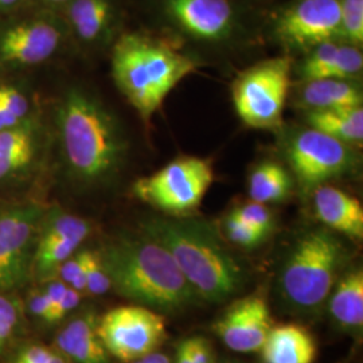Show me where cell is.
I'll return each mask as SVG.
<instances>
[{
    "mask_svg": "<svg viewBox=\"0 0 363 363\" xmlns=\"http://www.w3.org/2000/svg\"><path fill=\"white\" fill-rule=\"evenodd\" d=\"M54 124L66 171L74 181L99 184L123 167L127 138L115 115L89 91L77 86L66 91Z\"/></svg>",
    "mask_w": 363,
    "mask_h": 363,
    "instance_id": "6da1fadb",
    "label": "cell"
},
{
    "mask_svg": "<svg viewBox=\"0 0 363 363\" xmlns=\"http://www.w3.org/2000/svg\"><path fill=\"white\" fill-rule=\"evenodd\" d=\"M142 228L147 237L167 249L198 298L220 303L244 286L242 267L206 222L151 217Z\"/></svg>",
    "mask_w": 363,
    "mask_h": 363,
    "instance_id": "7a4b0ae2",
    "label": "cell"
},
{
    "mask_svg": "<svg viewBox=\"0 0 363 363\" xmlns=\"http://www.w3.org/2000/svg\"><path fill=\"white\" fill-rule=\"evenodd\" d=\"M100 253L112 288L135 304L175 312L196 298L167 249L145 234L118 238Z\"/></svg>",
    "mask_w": 363,
    "mask_h": 363,
    "instance_id": "3957f363",
    "label": "cell"
},
{
    "mask_svg": "<svg viewBox=\"0 0 363 363\" xmlns=\"http://www.w3.org/2000/svg\"><path fill=\"white\" fill-rule=\"evenodd\" d=\"M111 67L117 89L150 125L171 91L198 65L162 39L127 31L113 40Z\"/></svg>",
    "mask_w": 363,
    "mask_h": 363,
    "instance_id": "277c9868",
    "label": "cell"
},
{
    "mask_svg": "<svg viewBox=\"0 0 363 363\" xmlns=\"http://www.w3.org/2000/svg\"><path fill=\"white\" fill-rule=\"evenodd\" d=\"M345 259L340 241L327 229L301 235L289 252L279 277L288 304L313 311L328 298Z\"/></svg>",
    "mask_w": 363,
    "mask_h": 363,
    "instance_id": "5b68a950",
    "label": "cell"
},
{
    "mask_svg": "<svg viewBox=\"0 0 363 363\" xmlns=\"http://www.w3.org/2000/svg\"><path fill=\"white\" fill-rule=\"evenodd\" d=\"M70 34L60 11L30 6L0 21V73L42 65L65 48Z\"/></svg>",
    "mask_w": 363,
    "mask_h": 363,
    "instance_id": "8992f818",
    "label": "cell"
},
{
    "mask_svg": "<svg viewBox=\"0 0 363 363\" xmlns=\"http://www.w3.org/2000/svg\"><path fill=\"white\" fill-rule=\"evenodd\" d=\"M291 74L292 58L280 55L250 66L235 77L232 84L234 108L247 127L281 128Z\"/></svg>",
    "mask_w": 363,
    "mask_h": 363,
    "instance_id": "52a82bcc",
    "label": "cell"
},
{
    "mask_svg": "<svg viewBox=\"0 0 363 363\" xmlns=\"http://www.w3.org/2000/svg\"><path fill=\"white\" fill-rule=\"evenodd\" d=\"M213 182L214 169L208 159L184 156L139 178L132 186V193L160 211L184 216L201 205Z\"/></svg>",
    "mask_w": 363,
    "mask_h": 363,
    "instance_id": "ba28073f",
    "label": "cell"
},
{
    "mask_svg": "<svg viewBox=\"0 0 363 363\" xmlns=\"http://www.w3.org/2000/svg\"><path fill=\"white\" fill-rule=\"evenodd\" d=\"M97 334L108 354L121 362L130 363L163 345L167 325L160 312L130 304L115 307L99 318Z\"/></svg>",
    "mask_w": 363,
    "mask_h": 363,
    "instance_id": "9c48e42d",
    "label": "cell"
},
{
    "mask_svg": "<svg viewBox=\"0 0 363 363\" xmlns=\"http://www.w3.org/2000/svg\"><path fill=\"white\" fill-rule=\"evenodd\" d=\"M271 28L281 45L298 52L343 42L337 0H291L273 13Z\"/></svg>",
    "mask_w": 363,
    "mask_h": 363,
    "instance_id": "30bf717a",
    "label": "cell"
},
{
    "mask_svg": "<svg viewBox=\"0 0 363 363\" xmlns=\"http://www.w3.org/2000/svg\"><path fill=\"white\" fill-rule=\"evenodd\" d=\"M46 208L27 202L0 208V292L23 286L33 272L39 222Z\"/></svg>",
    "mask_w": 363,
    "mask_h": 363,
    "instance_id": "8fae6325",
    "label": "cell"
},
{
    "mask_svg": "<svg viewBox=\"0 0 363 363\" xmlns=\"http://www.w3.org/2000/svg\"><path fill=\"white\" fill-rule=\"evenodd\" d=\"M286 154L298 183L306 189L319 187L355 164L350 144L313 128L294 133L286 143Z\"/></svg>",
    "mask_w": 363,
    "mask_h": 363,
    "instance_id": "7c38bea8",
    "label": "cell"
},
{
    "mask_svg": "<svg viewBox=\"0 0 363 363\" xmlns=\"http://www.w3.org/2000/svg\"><path fill=\"white\" fill-rule=\"evenodd\" d=\"M160 16L182 34L201 42L217 43L241 30L233 0H154Z\"/></svg>",
    "mask_w": 363,
    "mask_h": 363,
    "instance_id": "4fadbf2b",
    "label": "cell"
},
{
    "mask_svg": "<svg viewBox=\"0 0 363 363\" xmlns=\"http://www.w3.org/2000/svg\"><path fill=\"white\" fill-rule=\"evenodd\" d=\"M49 130L39 113L0 130V186L35 174L48 156Z\"/></svg>",
    "mask_w": 363,
    "mask_h": 363,
    "instance_id": "5bb4252c",
    "label": "cell"
},
{
    "mask_svg": "<svg viewBox=\"0 0 363 363\" xmlns=\"http://www.w3.org/2000/svg\"><path fill=\"white\" fill-rule=\"evenodd\" d=\"M271 328L268 303L259 294L235 300L214 325L216 334L226 347L244 354L261 350Z\"/></svg>",
    "mask_w": 363,
    "mask_h": 363,
    "instance_id": "9a60e30c",
    "label": "cell"
},
{
    "mask_svg": "<svg viewBox=\"0 0 363 363\" xmlns=\"http://www.w3.org/2000/svg\"><path fill=\"white\" fill-rule=\"evenodd\" d=\"M60 13L70 39L84 46H99L116 39L121 21L118 0H70Z\"/></svg>",
    "mask_w": 363,
    "mask_h": 363,
    "instance_id": "2e32d148",
    "label": "cell"
},
{
    "mask_svg": "<svg viewBox=\"0 0 363 363\" xmlns=\"http://www.w3.org/2000/svg\"><path fill=\"white\" fill-rule=\"evenodd\" d=\"M316 217L330 230L354 240L363 237V208L359 199L334 186L322 184L313 195Z\"/></svg>",
    "mask_w": 363,
    "mask_h": 363,
    "instance_id": "e0dca14e",
    "label": "cell"
},
{
    "mask_svg": "<svg viewBox=\"0 0 363 363\" xmlns=\"http://www.w3.org/2000/svg\"><path fill=\"white\" fill-rule=\"evenodd\" d=\"M97 323L94 312L78 315L55 337L58 351L74 363H109V354L97 334Z\"/></svg>",
    "mask_w": 363,
    "mask_h": 363,
    "instance_id": "ac0fdd59",
    "label": "cell"
},
{
    "mask_svg": "<svg viewBox=\"0 0 363 363\" xmlns=\"http://www.w3.org/2000/svg\"><path fill=\"white\" fill-rule=\"evenodd\" d=\"M259 351L264 363H313L318 349L307 328L291 323L272 327Z\"/></svg>",
    "mask_w": 363,
    "mask_h": 363,
    "instance_id": "d6986e66",
    "label": "cell"
},
{
    "mask_svg": "<svg viewBox=\"0 0 363 363\" xmlns=\"http://www.w3.org/2000/svg\"><path fill=\"white\" fill-rule=\"evenodd\" d=\"M298 104L308 111L362 106V91L347 79H311L301 88Z\"/></svg>",
    "mask_w": 363,
    "mask_h": 363,
    "instance_id": "ffe728a7",
    "label": "cell"
},
{
    "mask_svg": "<svg viewBox=\"0 0 363 363\" xmlns=\"http://www.w3.org/2000/svg\"><path fill=\"white\" fill-rule=\"evenodd\" d=\"M330 313L346 330L361 331L363 325V272L346 273L328 295Z\"/></svg>",
    "mask_w": 363,
    "mask_h": 363,
    "instance_id": "44dd1931",
    "label": "cell"
},
{
    "mask_svg": "<svg viewBox=\"0 0 363 363\" xmlns=\"http://www.w3.org/2000/svg\"><path fill=\"white\" fill-rule=\"evenodd\" d=\"M307 121L310 128L320 130L340 142L347 144L362 143V106L308 111Z\"/></svg>",
    "mask_w": 363,
    "mask_h": 363,
    "instance_id": "7402d4cb",
    "label": "cell"
},
{
    "mask_svg": "<svg viewBox=\"0 0 363 363\" xmlns=\"http://www.w3.org/2000/svg\"><path fill=\"white\" fill-rule=\"evenodd\" d=\"M292 178L280 163L264 162L252 171L249 178V196L253 202H283L291 194Z\"/></svg>",
    "mask_w": 363,
    "mask_h": 363,
    "instance_id": "603a6c76",
    "label": "cell"
},
{
    "mask_svg": "<svg viewBox=\"0 0 363 363\" xmlns=\"http://www.w3.org/2000/svg\"><path fill=\"white\" fill-rule=\"evenodd\" d=\"M0 112L18 124L35 113L33 100L26 91L11 82H0Z\"/></svg>",
    "mask_w": 363,
    "mask_h": 363,
    "instance_id": "cb8c5ba5",
    "label": "cell"
},
{
    "mask_svg": "<svg viewBox=\"0 0 363 363\" xmlns=\"http://www.w3.org/2000/svg\"><path fill=\"white\" fill-rule=\"evenodd\" d=\"M342 39L352 46L363 43V0H337Z\"/></svg>",
    "mask_w": 363,
    "mask_h": 363,
    "instance_id": "d4e9b609",
    "label": "cell"
},
{
    "mask_svg": "<svg viewBox=\"0 0 363 363\" xmlns=\"http://www.w3.org/2000/svg\"><path fill=\"white\" fill-rule=\"evenodd\" d=\"M223 232L233 244L247 249L259 247L267 238L265 234L253 229L245 222L238 220L232 213H229L223 220Z\"/></svg>",
    "mask_w": 363,
    "mask_h": 363,
    "instance_id": "484cf974",
    "label": "cell"
},
{
    "mask_svg": "<svg viewBox=\"0 0 363 363\" xmlns=\"http://www.w3.org/2000/svg\"><path fill=\"white\" fill-rule=\"evenodd\" d=\"M111 288V280L105 271L100 250L89 249L85 273V292L99 296L106 294Z\"/></svg>",
    "mask_w": 363,
    "mask_h": 363,
    "instance_id": "4316f807",
    "label": "cell"
},
{
    "mask_svg": "<svg viewBox=\"0 0 363 363\" xmlns=\"http://www.w3.org/2000/svg\"><path fill=\"white\" fill-rule=\"evenodd\" d=\"M230 213L238 220L245 222L247 225L265 234L267 237L272 232L273 225H274L272 213L264 203L252 201L242 206L233 208Z\"/></svg>",
    "mask_w": 363,
    "mask_h": 363,
    "instance_id": "83f0119b",
    "label": "cell"
},
{
    "mask_svg": "<svg viewBox=\"0 0 363 363\" xmlns=\"http://www.w3.org/2000/svg\"><path fill=\"white\" fill-rule=\"evenodd\" d=\"M21 322V306L16 298L0 292V351L16 333Z\"/></svg>",
    "mask_w": 363,
    "mask_h": 363,
    "instance_id": "f1b7e54d",
    "label": "cell"
},
{
    "mask_svg": "<svg viewBox=\"0 0 363 363\" xmlns=\"http://www.w3.org/2000/svg\"><path fill=\"white\" fill-rule=\"evenodd\" d=\"M81 298H82L81 292H78V291H76L74 288H72L70 286H67L64 298H61V301L52 310L49 323L52 325V323H55V322H60V320H62L65 318L69 312L76 310L78 304H79V301H81Z\"/></svg>",
    "mask_w": 363,
    "mask_h": 363,
    "instance_id": "f546056e",
    "label": "cell"
},
{
    "mask_svg": "<svg viewBox=\"0 0 363 363\" xmlns=\"http://www.w3.org/2000/svg\"><path fill=\"white\" fill-rule=\"evenodd\" d=\"M55 350L42 345H30L23 347L15 357L13 363H48Z\"/></svg>",
    "mask_w": 363,
    "mask_h": 363,
    "instance_id": "4dcf8cb0",
    "label": "cell"
},
{
    "mask_svg": "<svg viewBox=\"0 0 363 363\" xmlns=\"http://www.w3.org/2000/svg\"><path fill=\"white\" fill-rule=\"evenodd\" d=\"M27 307L28 311L31 312L34 316L39 318L43 322H49V316H50V304L48 301V298L45 296L43 291H33L28 294L27 298Z\"/></svg>",
    "mask_w": 363,
    "mask_h": 363,
    "instance_id": "1f68e13d",
    "label": "cell"
},
{
    "mask_svg": "<svg viewBox=\"0 0 363 363\" xmlns=\"http://www.w3.org/2000/svg\"><path fill=\"white\" fill-rule=\"evenodd\" d=\"M67 286H69L65 284L64 281H61L60 279H54V280H50L46 284V286L42 289L45 296L48 298V301H49V304H50V315H52V310L57 307V304L61 301V298H64ZM49 322H50V316H49Z\"/></svg>",
    "mask_w": 363,
    "mask_h": 363,
    "instance_id": "d6a6232c",
    "label": "cell"
},
{
    "mask_svg": "<svg viewBox=\"0 0 363 363\" xmlns=\"http://www.w3.org/2000/svg\"><path fill=\"white\" fill-rule=\"evenodd\" d=\"M193 363H214V354L205 337H193Z\"/></svg>",
    "mask_w": 363,
    "mask_h": 363,
    "instance_id": "836d02e7",
    "label": "cell"
},
{
    "mask_svg": "<svg viewBox=\"0 0 363 363\" xmlns=\"http://www.w3.org/2000/svg\"><path fill=\"white\" fill-rule=\"evenodd\" d=\"M30 6H34L33 0H0V21L19 13Z\"/></svg>",
    "mask_w": 363,
    "mask_h": 363,
    "instance_id": "e575fe53",
    "label": "cell"
},
{
    "mask_svg": "<svg viewBox=\"0 0 363 363\" xmlns=\"http://www.w3.org/2000/svg\"><path fill=\"white\" fill-rule=\"evenodd\" d=\"M175 363H193V337L184 339L178 345Z\"/></svg>",
    "mask_w": 363,
    "mask_h": 363,
    "instance_id": "d590c367",
    "label": "cell"
},
{
    "mask_svg": "<svg viewBox=\"0 0 363 363\" xmlns=\"http://www.w3.org/2000/svg\"><path fill=\"white\" fill-rule=\"evenodd\" d=\"M130 363H172L171 359L169 358V355L163 354V352H159V351H154L148 355H145L143 358L138 359V361H133Z\"/></svg>",
    "mask_w": 363,
    "mask_h": 363,
    "instance_id": "8d00e7d4",
    "label": "cell"
},
{
    "mask_svg": "<svg viewBox=\"0 0 363 363\" xmlns=\"http://www.w3.org/2000/svg\"><path fill=\"white\" fill-rule=\"evenodd\" d=\"M35 6L50 9L54 11H60L65 4H67L70 0H33Z\"/></svg>",
    "mask_w": 363,
    "mask_h": 363,
    "instance_id": "74e56055",
    "label": "cell"
},
{
    "mask_svg": "<svg viewBox=\"0 0 363 363\" xmlns=\"http://www.w3.org/2000/svg\"><path fill=\"white\" fill-rule=\"evenodd\" d=\"M48 363H66L65 358L58 352L55 351V354L50 358V361Z\"/></svg>",
    "mask_w": 363,
    "mask_h": 363,
    "instance_id": "f35d334b",
    "label": "cell"
},
{
    "mask_svg": "<svg viewBox=\"0 0 363 363\" xmlns=\"http://www.w3.org/2000/svg\"><path fill=\"white\" fill-rule=\"evenodd\" d=\"M225 363H242V362H238V361H228V362Z\"/></svg>",
    "mask_w": 363,
    "mask_h": 363,
    "instance_id": "ab89813d",
    "label": "cell"
}]
</instances>
